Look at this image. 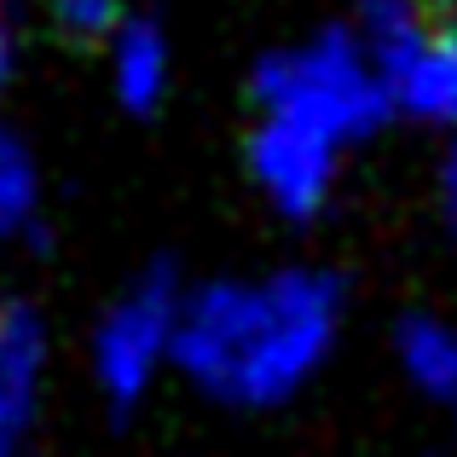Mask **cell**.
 Here are the masks:
<instances>
[{
  "instance_id": "6da1fadb",
  "label": "cell",
  "mask_w": 457,
  "mask_h": 457,
  "mask_svg": "<svg viewBox=\"0 0 457 457\" xmlns=\"http://www.w3.org/2000/svg\"><path fill=\"white\" fill-rule=\"evenodd\" d=\"M347 295L324 267H278L261 278H214L186 290L174 370L220 405L267 411L330 365Z\"/></svg>"
},
{
  "instance_id": "7a4b0ae2",
  "label": "cell",
  "mask_w": 457,
  "mask_h": 457,
  "mask_svg": "<svg viewBox=\"0 0 457 457\" xmlns=\"http://www.w3.org/2000/svg\"><path fill=\"white\" fill-rule=\"evenodd\" d=\"M255 111L307 128L336 151H353L400 104H394L388 70L365 53L353 29H319L255 64Z\"/></svg>"
},
{
  "instance_id": "3957f363",
  "label": "cell",
  "mask_w": 457,
  "mask_h": 457,
  "mask_svg": "<svg viewBox=\"0 0 457 457\" xmlns=\"http://www.w3.org/2000/svg\"><path fill=\"white\" fill-rule=\"evenodd\" d=\"M179 302L186 290L174 284V272L151 267L145 278H134L111 307L99 312L87 342V365L99 394L128 411L156 388L162 370H174V336H179Z\"/></svg>"
},
{
  "instance_id": "277c9868",
  "label": "cell",
  "mask_w": 457,
  "mask_h": 457,
  "mask_svg": "<svg viewBox=\"0 0 457 457\" xmlns=\"http://www.w3.org/2000/svg\"><path fill=\"white\" fill-rule=\"evenodd\" d=\"M249 179L267 197L272 214L284 220H312V214L330 209L336 179H342V156L330 139L307 134L295 122H278V116H255L249 128Z\"/></svg>"
},
{
  "instance_id": "5b68a950",
  "label": "cell",
  "mask_w": 457,
  "mask_h": 457,
  "mask_svg": "<svg viewBox=\"0 0 457 457\" xmlns=\"http://www.w3.org/2000/svg\"><path fill=\"white\" fill-rule=\"evenodd\" d=\"M46 377V319L23 295H0V457H18Z\"/></svg>"
},
{
  "instance_id": "8992f818",
  "label": "cell",
  "mask_w": 457,
  "mask_h": 457,
  "mask_svg": "<svg viewBox=\"0 0 457 457\" xmlns=\"http://www.w3.org/2000/svg\"><path fill=\"white\" fill-rule=\"evenodd\" d=\"M388 81H394V104L405 116H417V122H428V128L457 139V18L435 23L388 70Z\"/></svg>"
},
{
  "instance_id": "52a82bcc",
  "label": "cell",
  "mask_w": 457,
  "mask_h": 457,
  "mask_svg": "<svg viewBox=\"0 0 457 457\" xmlns=\"http://www.w3.org/2000/svg\"><path fill=\"white\" fill-rule=\"evenodd\" d=\"M104 64H111V93L134 116L162 104L168 81H174V46H168L162 23L151 18H122L104 35Z\"/></svg>"
},
{
  "instance_id": "ba28073f",
  "label": "cell",
  "mask_w": 457,
  "mask_h": 457,
  "mask_svg": "<svg viewBox=\"0 0 457 457\" xmlns=\"http://www.w3.org/2000/svg\"><path fill=\"white\" fill-rule=\"evenodd\" d=\"M394 365L411 394L457 411V324L440 312H405L394 324Z\"/></svg>"
},
{
  "instance_id": "9c48e42d",
  "label": "cell",
  "mask_w": 457,
  "mask_h": 457,
  "mask_svg": "<svg viewBox=\"0 0 457 457\" xmlns=\"http://www.w3.org/2000/svg\"><path fill=\"white\" fill-rule=\"evenodd\" d=\"M428 29V0H353V35L382 70L400 64Z\"/></svg>"
},
{
  "instance_id": "30bf717a",
  "label": "cell",
  "mask_w": 457,
  "mask_h": 457,
  "mask_svg": "<svg viewBox=\"0 0 457 457\" xmlns=\"http://www.w3.org/2000/svg\"><path fill=\"white\" fill-rule=\"evenodd\" d=\"M41 232V168L18 134H0V244Z\"/></svg>"
},
{
  "instance_id": "8fae6325",
  "label": "cell",
  "mask_w": 457,
  "mask_h": 457,
  "mask_svg": "<svg viewBox=\"0 0 457 457\" xmlns=\"http://www.w3.org/2000/svg\"><path fill=\"white\" fill-rule=\"evenodd\" d=\"M53 18L76 41H104L122 23V0H53Z\"/></svg>"
},
{
  "instance_id": "7c38bea8",
  "label": "cell",
  "mask_w": 457,
  "mask_h": 457,
  "mask_svg": "<svg viewBox=\"0 0 457 457\" xmlns=\"http://www.w3.org/2000/svg\"><path fill=\"white\" fill-rule=\"evenodd\" d=\"M440 214H446V232L457 237V145L446 156V168H440Z\"/></svg>"
},
{
  "instance_id": "4fadbf2b",
  "label": "cell",
  "mask_w": 457,
  "mask_h": 457,
  "mask_svg": "<svg viewBox=\"0 0 457 457\" xmlns=\"http://www.w3.org/2000/svg\"><path fill=\"white\" fill-rule=\"evenodd\" d=\"M6 81H12V35H6V18H0V99H6Z\"/></svg>"
},
{
  "instance_id": "5bb4252c",
  "label": "cell",
  "mask_w": 457,
  "mask_h": 457,
  "mask_svg": "<svg viewBox=\"0 0 457 457\" xmlns=\"http://www.w3.org/2000/svg\"><path fill=\"white\" fill-rule=\"evenodd\" d=\"M428 6H452V12H457V0H428Z\"/></svg>"
}]
</instances>
